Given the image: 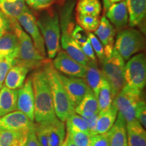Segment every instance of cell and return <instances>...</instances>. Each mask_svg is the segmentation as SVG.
Returning <instances> with one entry per match:
<instances>
[{"mask_svg": "<svg viewBox=\"0 0 146 146\" xmlns=\"http://www.w3.org/2000/svg\"><path fill=\"white\" fill-rule=\"evenodd\" d=\"M25 3H27V4L30 6L31 8H32L34 10H37L38 6H39L40 0H25Z\"/></svg>", "mask_w": 146, "mask_h": 146, "instance_id": "46", "label": "cell"}, {"mask_svg": "<svg viewBox=\"0 0 146 146\" xmlns=\"http://www.w3.org/2000/svg\"><path fill=\"white\" fill-rule=\"evenodd\" d=\"M12 31L18 38L17 54L14 60V65L26 67L29 70L43 68L50 59H46L38 52L30 36L24 31L16 19H10Z\"/></svg>", "mask_w": 146, "mask_h": 146, "instance_id": "2", "label": "cell"}, {"mask_svg": "<svg viewBox=\"0 0 146 146\" xmlns=\"http://www.w3.org/2000/svg\"><path fill=\"white\" fill-rule=\"evenodd\" d=\"M57 0H40L37 10H44L50 8V6Z\"/></svg>", "mask_w": 146, "mask_h": 146, "instance_id": "45", "label": "cell"}, {"mask_svg": "<svg viewBox=\"0 0 146 146\" xmlns=\"http://www.w3.org/2000/svg\"><path fill=\"white\" fill-rule=\"evenodd\" d=\"M99 114V113H98ZM98 114H94L92 116H88V117H83L86 123L88 125L89 132L90 135L97 134L96 133V123L97 119H98Z\"/></svg>", "mask_w": 146, "mask_h": 146, "instance_id": "43", "label": "cell"}, {"mask_svg": "<svg viewBox=\"0 0 146 146\" xmlns=\"http://www.w3.org/2000/svg\"><path fill=\"white\" fill-rule=\"evenodd\" d=\"M102 72L108 82L113 99L125 85V60L114 48L112 54L102 62Z\"/></svg>", "mask_w": 146, "mask_h": 146, "instance_id": "5", "label": "cell"}, {"mask_svg": "<svg viewBox=\"0 0 146 146\" xmlns=\"http://www.w3.org/2000/svg\"><path fill=\"white\" fill-rule=\"evenodd\" d=\"M14 66V59L12 58H0V84L2 85L8 71Z\"/></svg>", "mask_w": 146, "mask_h": 146, "instance_id": "37", "label": "cell"}, {"mask_svg": "<svg viewBox=\"0 0 146 146\" xmlns=\"http://www.w3.org/2000/svg\"><path fill=\"white\" fill-rule=\"evenodd\" d=\"M35 100V120L37 125H48L57 119L51 89L44 68L35 70L31 76Z\"/></svg>", "mask_w": 146, "mask_h": 146, "instance_id": "1", "label": "cell"}, {"mask_svg": "<svg viewBox=\"0 0 146 146\" xmlns=\"http://www.w3.org/2000/svg\"><path fill=\"white\" fill-rule=\"evenodd\" d=\"M18 90L3 86L0 90V117L16 110Z\"/></svg>", "mask_w": 146, "mask_h": 146, "instance_id": "19", "label": "cell"}, {"mask_svg": "<svg viewBox=\"0 0 146 146\" xmlns=\"http://www.w3.org/2000/svg\"><path fill=\"white\" fill-rule=\"evenodd\" d=\"M71 36L73 39L76 42V43L80 45V47L84 44L89 38L88 33L79 25H76L74 27V29L71 32Z\"/></svg>", "mask_w": 146, "mask_h": 146, "instance_id": "34", "label": "cell"}, {"mask_svg": "<svg viewBox=\"0 0 146 146\" xmlns=\"http://www.w3.org/2000/svg\"><path fill=\"white\" fill-rule=\"evenodd\" d=\"M117 116L114 124L107 132L110 146H128L127 123L118 112Z\"/></svg>", "mask_w": 146, "mask_h": 146, "instance_id": "17", "label": "cell"}, {"mask_svg": "<svg viewBox=\"0 0 146 146\" xmlns=\"http://www.w3.org/2000/svg\"><path fill=\"white\" fill-rule=\"evenodd\" d=\"M61 44L63 50L71 58L86 66L90 60L84 54L80 45L73 39L71 33L66 31H62Z\"/></svg>", "mask_w": 146, "mask_h": 146, "instance_id": "16", "label": "cell"}, {"mask_svg": "<svg viewBox=\"0 0 146 146\" xmlns=\"http://www.w3.org/2000/svg\"><path fill=\"white\" fill-rule=\"evenodd\" d=\"M68 132H87L89 133L88 125L83 117L76 113L71 115L66 120Z\"/></svg>", "mask_w": 146, "mask_h": 146, "instance_id": "30", "label": "cell"}, {"mask_svg": "<svg viewBox=\"0 0 146 146\" xmlns=\"http://www.w3.org/2000/svg\"><path fill=\"white\" fill-rule=\"evenodd\" d=\"M88 37L89 41L91 42V44L92 45L93 49H94V52L99 58L100 62H102L104 59V46L102 43L98 39V38L96 36V35L88 32Z\"/></svg>", "mask_w": 146, "mask_h": 146, "instance_id": "33", "label": "cell"}, {"mask_svg": "<svg viewBox=\"0 0 146 146\" xmlns=\"http://www.w3.org/2000/svg\"><path fill=\"white\" fill-rule=\"evenodd\" d=\"M28 9L25 0H16V1H8L0 0V10L10 19H16Z\"/></svg>", "mask_w": 146, "mask_h": 146, "instance_id": "27", "label": "cell"}, {"mask_svg": "<svg viewBox=\"0 0 146 146\" xmlns=\"http://www.w3.org/2000/svg\"><path fill=\"white\" fill-rule=\"evenodd\" d=\"M117 115L118 110L113 103L109 108L100 111L97 119L96 133L98 134L106 133L114 124Z\"/></svg>", "mask_w": 146, "mask_h": 146, "instance_id": "20", "label": "cell"}, {"mask_svg": "<svg viewBox=\"0 0 146 146\" xmlns=\"http://www.w3.org/2000/svg\"><path fill=\"white\" fill-rule=\"evenodd\" d=\"M20 131L0 130V146H11Z\"/></svg>", "mask_w": 146, "mask_h": 146, "instance_id": "35", "label": "cell"}, {"mask_svg": "<svg viewBox=\"0 0 146 146\" xmlns=\"http://www.w3.org/2000/svg\"><path fill=\"white\" fill-rule=\"evenodd\" d=\"M125 78L127 85L143 90L146 82V60L143 53L128 60L125 66Z\"/></svg>", "mask_w": 146, "mask_h": 146, "instance_id": "8", "label": "cell"}, {"mask_svg": "<svg viewBox=\"0 0 146 146\" xmlns=\"http://www.w3.org/2000/svg\"><path fill=\"white\" fill-rule=\"evenodd\" d=\"M102 72L98 66L96 61L89 60L86 66V74H85V81L91 89L96 98H98V93L101 85L102 79Z\"/></svg>", "mask_w": 146, "mask_h": 146, "instance_id": "22", "label": "cell"}, {"mask_svg": "<svg viewBox=\"0 0 146 146\" xmlns=\"http://www.w3.org/2000/svg\"><path fill=\"white\" fill-rule=\"evenodd\" d=\"M76 14L99 17L102 11L100 0H78L76 7Z\"/></svg>", "mask_w": 146, "mask_h": 146, "instance_id": "28", "label": "cell"}, {"mask_svg": "<svg viewBox=\"0 0 146 146\" xmlns=\"http://www.w3.org/2000/svg\"><path fill=\"white\" fill-rule=\"evenodd\" d=\"M53 66L58 72L72 77L85 78L86 66L71 58L64 51H59L53 62Z\"/></svg>", "mask_w": 146, "mask_h": 146, "instance_id": "10", "label": "cell"}, {"mask_svg": "<svg viewBox=\"0 0 146 146\" xmlns=\"http://www.w3.org/2000/svg\"><path fill=\"white\" fill-rule=\"evenodd\" d=\"M45 125L50 146H62L65 139V125L64 122L56 119Z\"/></svg>", "mask_w": 146, "mask_h": 146, "instance_id": "25", "label": "cell"}, {"mask_svg": "<svg viewBox=\"0 0 146 146\" xmlns=\"http://www.w3.org/2000/svg\"><path fill=\"white\" fill-rule=\"evenodd\" d=\"M89 146H110L108 134L91 135V140Z\"/></svg>", "mask_w": 146, "mask_h": 146, "instance_id": "38", "label": "cell"}, {"mask_svg": "<svg viewBox=\"0 0 146 146\" xmlns=\"http://www.w3.org/2000/svg\"><path fill=\"white\" fill-rule=\"evenodd\" d=\"M17 21L22 28L25 29L27 33L30 35L33 43L38 52L41 56L45 57L46 50H45L44 39L40 32L39 27L36 25V20L34 14L28 8L17 18Z\"/></svg>", "mask_w": 146, "mask_h": 146, "instance_id": "9", "label": "cell"}, {"mask_svg": "<svg viewBox=\"0 0 146 146\" xmlns=\"http://www.w3.org/2000/svg\"><path fill=\"white\" fill-rule=\"evenodd\" d=\"M75 113L82 117H88L100 112L98 99L90 89L83 99L75 107Z\"/></svg>", "mask_w": 146, "mask_h": 146, "instance_id": "24", "label": "cell"}, {"mask_svg": "<svg viewBox=\"0 0 146 146\" xmlns=\"http://www.w3.org/2000/svg\"><path fill=\"white\" fill-rule=\"evenodd\" d=\"M18 47V38L14 32H8L0 37V58H12L14 60Z\"/></svg>", "mask_w": 146, "mask_h": 146, "instance_id": "26", "label": "cell"}, {"mask_svg": "<svg viewBox=\"0 0 146 146\" xmlns=\"http://www.w3.org/2000/svg\"><path fill=\"white\" fill-rule=\"evenodd\" d=\"M108 3L110 5H111L113 3H118V2H120V1H123V0H108Z\"/></svg>", "mask_w": 146, "mask_h": 146, "instance_id": "49", "label": "cell"}, {"mask_svg": "<svg viewBox=\"0 0 146 146\" xmlns=\"http://www.w3.org/2000/svg\"><path fill=\"white\" fill-rule=\"evenodd\" d=\"M35 127L32 128L28 133V136H27V139L26 143H25L24 146H40L39 142L38 141L37 137L36 135L35 131Z\"/></svg>", "mask_w": 146, "mask_h": 146, "instance_id": "42", "label": "cell"}, {"mask_svg": "<svg viewBox=\"0 0 146 146\" xmlns=\"http://www.w3.org/2000/svg\"><path fill=\"white\" fill-rule=\"evenodd\" d=\"M135 119L139 123L143 129L146 127V106L143 99L138 102L135 108Z\"/></svg>", "mask_w": 146, "mask_h": 146, "instance_id": "36", "label": "cell"}, {"mask_svg": "<svg viewBox=\"0 0 146 146\" xmlns=\"http://www.w3.org/2000/svg\"><path fill=\"white\" fill-rule=\"evenodd\" d=\"M1 85H1V84H0V90H1Z\"/></svg>", "mask_w": 146, "mask_h": 146, "instance_id": "50", "label": "cell"}, {"mask_svg": "<svg viewBox=\"0 0 146 146\" xmlns=\"http://www.w3.org/2000/svg\"><path fill=\"white\" fill-rule=\"evenodd\" d=\"M128 146H146L145 129L137 120L127 124Z\"/></svg>", "mask_w": 146, "mask_h": 146, "instance_id": "21", "label": "cell"}, {"mask_svg": "<svg viewBox=\"0 0 146 146\" xmlns=\"http://www.w3.org/2000/svg\"><path fill=\"white\" fill-rule=\"evenodd\" d=\"M103 1H104V11L106 12V11L109 8V7L110 6V5H109L108 1V0H103Z\"/></svg>", "mask_w": 146, "mask_h": 146, "instance_id": "48", "label": "cell"}, {"mask_svg": "<svg viewBox=\"0 0 146 146\" xmlns=\"http://www.w3.org/2000/svg\"><path fill=\"white\" fill-rule=\"evenodd\" d=\"M12 31L11 21L0 10V37Z\"/></svg>", "mask_w": 146, "mask_h": 146, "instance_id": "40", "label": "cell"}, {"mask_svg": "<svg viewBox=\"0 0 146 146\" xmlns=\"http://www.w3.org/2000/svg\"><path fill=\"white\" fill-rule=\"evenodd\" d=\"M145 39L139 31L124 29L118 32L114 48L124 60H129L133 55L144 50Z\"/></svg>", "mask_w": 146, "mask_h": 146, "instance_id": "6", "label": "cell"}, {"mask_svg": "<svg viewBox=\"0 0 146 146\" xmlns=\"http://www.w3.org/2000/svg\"><path fill=\"white\" fill-rule=\"evenodd\" d=\"M141 99H143L142 90L125 84L113 99L112 103L127 124L136 120L135 108L138 102Z\"/></svg>", "mask_w": 146, "mask_h": 146, "instance_id": "7", "label": "cell"}, {"mask_svg": "<svg viewBox=\"0 0 146 146\" xmlns=\"http://www.w3.org/2000/svg\"><path fill=\"white\" fill-rule=\"evenodd\" d=\"M81 48L84 54L87 56L90 60L92 61H96V54H95L94 50L93 49L92 45L91 44V42L89 41V38L87 40V41L85 42L84 44H83L81 46Z\"/></svg>", "mask_w": 146, "mask_h": 146, "instance_id": "41", "label": "cell"}, {"mask_svg": "<svg viewBox=\"0 0 146 146\" xmlns=\"http://www.w3.org/2000/svg\"><path fill=\"white\" fill-rule=\"evenodd\" d=\"M36 25L44 39L47 56L50 60L53 59L60 48V26L57 12L50 8L42 10Z\"/></svg>", "mask_w": 146, "mask_h": 146, "instance_id": "4", "label": "cell"}, {"mask_svg": "<svg viewBox=\"0 0 146 146\" xmlns=\"http://www.w3.org/2000/svg\"><path fill=\"white\" fill-rule=\"evenodd\" d=\"M30 131V130H29ZM29 131H20L18 135L14 139L11 146H24L26 143L27 136Z\"/></svg>", "mask_w": 146, "mask_h": 146, "instance_id": "44", "label": "cell"}, {"mask_svg": "<svg viewBox=\"0 0 146 146\" xmlns=\"http://www.w3.org/2000/svg\"><path fill=\"white\" fill-rule=\"evenodd\" d=\"M29 71L26 67L19 65L12 66L5 78V86L10 89H20L25 83Z\"/></svg>", "mask_w": 146, "mask_h": 146, "instance_id": "23", "label": "cell"}, {"mask_svg": "<svg viewBox=\"0 0 146 146\" xmlns=\"http://www.w3.org/2000/svg\"><path fill=\"white\" fill-rule=\"evenodd\" d=\"M43 68L50 84L55 114L60 120L65 122L67 118L75 113V106L67 94L58 76V71L54 68L50 60Z\"/></svg>", "mask_w": 146, "mask_h": 146, "instance_id": "3", "label": "cell"}, {"mask_svg": "<svg viewBox=\"0 0 146 146\" xmlns=\"http://www.w3.org/2000/svg\"><path fill=\"white\" fill-rule=\"evenodd\" d=\"M58 74L67 94L76 107L91 89L83 78L66 76L59 72Z\"/></svg>", "mask_w": 146, "mask_h": 146, "instance_id": "11", "label": "cell"}, {"mask_svg": "<svg viewBox=\"0 0 146 146\" xmlns=\"http://www.w3.org/2000/svg\"><path fill=\"white\" fill-rule=\"evenodd\" d=\"M35 124L21 111H14L0 117V130L23 131H29Z\"/></svg>", "mask_w": 146, "mask_h": 146, "instance_id": "12", "label": "cell"}, {"mask_svg": "<svg viewBox=\"0 0 146 146\" xmlns=\"http://www.w3.org/2000/svg\"><path fill=\"white\" fill-rule=\"evenodd\" d=\"M16 109L26 114L29 119L35 120V100L31 78L29 77L21 88L18 90Z\"/></svg>", "mask_w": 146, "mask_h": 146, "instance_id": "13", "label": "cell"}, {"mask_svg": "<svg viewBox=\"0 0 146 146\" xmlns=\"http://www.w3.org/2000/svg\"><path fill=\"white\" fill-rule=\"evenodd\" d=\"M76 19L78 25L89 33L96 31L100 23V19L98 16L76 14Z\"/></svg>", "mask_w": 146, "mask_h": 146, "instance_id": "31", "label": "cell"}, {"mask_svg": "<svg viewBox=\"0 0 146 146\" xmlns=\"http://www.w3.org/2000/svg\"><path fill=\"white\" fill-rule=\"evenodd\" d=\"M106 18L118 32L124 30L129 23V14L126 1L113 3L106 10Z\"/></svg>", "mask_w": 146, "mask_h": 146, "instance_id": "14", "label": "cell"}, {"mask_svg": "<svg viewBox=\"0 0 146 146\" xmlns=\"http://www.w3.org/2000/svg\"><path fill=\"white\" fill-rule=\"evenodd\" d=\"M62 146H66V145H65V144H64V143H63V144H62Z\"/></svg>", "mask_w": 146, "mask_h": 146, "instance_id": "51", "label": "cell"}, {"mask_svg": "<svg viewBox=\"0 0 146 146\" xmlns=\"http://www.w3.org/2000/svg\"><path fill=\"white\" fill-rule=\"evenodd\" d=\"M126 5L130 27L139 26L143 23L146 13V0H127Z\"/></svg>", "mask_w": 146, "mask_h": 146, "instance_id": "18", "label": "cell"}, {"mask_svg": "<svg viewBox=\"0 0 146 146\" xmlns=\"http://www.w3.org/2000/svg\"><path fill=\"white\" fill-rule=\"evenodd\" d=\"M97 99L100 112L109 108L112 104L113 98L110 85L104 76H102L101 85Z\"/></svg>", "mask_w": 146, "mask_h": 146, "instance_id": "29", "label": "cell"}, {"mask_svg": "<svg viewBox=\"0 0 146 146\" xmlns=\"http://www.w3.org/2000/svg\"><path fill=\"white\" fill-rule=\"evenodd\" d=\"M36 135L40 146H50L47 138L46 128L44 125H36Z\"/></svg>", "mask_w": 146, "mask_h": 146, "instance_id": "39", "label": "cell"}, {"mask_svg": "<svg viewBox=\"0 0 146 146\" xmlns=\"http://www.w3.org/2000/svg\"><path fill=\"white\" fill-rule=\"evenodd\" d=\"M68 135L76 146H89L91 135L87 132H68Z\"/></svg>", "mask_w": 146, "mask_h": 146, "instance_id": "32", "label": "cell"}, {"mask_svg": "<svg viewBox=\"0 0 146 146\" xmlns=\"http://www.w3.org/2000/svg\"><path fill=\"white\" fill-rule=\"evenodd\" d=\"M116 31L105 16H102L98 29L95 31L96 36L98 38L104 46V52L112 53L114 50V37Z\"/></svg>", "mask_w": 146, "mask_h": 146, "instance_id": "15", "label": "cell"}, {"mask_svg": "<svg viewBox=\"0 0 146 146\" xmlns=\"http://www.w3.org/2000/svg\"><path fill=\"white\" fill-rule=\"evenodd\" d=\"M66 146H76L75 144H74V142H73L72 140L70 139V138L69 137V136L67 135L66 137L64 139V141Z\"/></svg>", "mask_w": 146, "mask_h": 146, "instance_id": "47", "label": "cell"}]
</instances>
